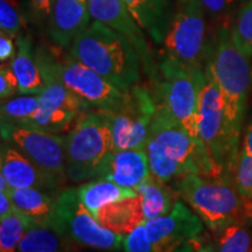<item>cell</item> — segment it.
Returning <instances> with one entry per match:
<instances>
[{"instance_id": "cell-1", "label": "cell", "mask_w": 252, "mask_h": 252, "mask_svg": "<svg viewBox=\"0 0 252 252\" xmlns=\"http://www.w3.org/2000/svg\"><path fill=\"white\" fill-rule=\"evenodd\" d=\"M145 151L152 175L166 184L180 180L188 174L224 176L209 157L202 141L158 108Z\"/></svg>"}, {"instance_id": "cell-2", "label": "cell", "mask_w": 252, "mask_h": 252, "mask_svg": "<svg viewBox=\"0 0 252 252\" xmlns=\"http://www.w3.org/2000/svg\"><path fill=\"white\" fill-rule=\"evenodd\" d=\"M69 54L124 93L139 86L143 62L137 49L103 23L91 21L72 41Z\"/></svg>"}, {"instance_id": "cell-3", "label": "cell", "mask_w": 252, "mask_h": 252, "mask_svg": "<svg viewBox=\"0 0 252 252\" xmlns=\"http://www.w3.org/2000/svg\"><path fill=\"white\" fill-rule=\"evenodd\" d=\"M204 71L219 88L230 133L239 144L251 84L250 58L238 48L231 28L222 26L210 45Z\"/></svg>"}, {"instance_id": "cell-4", "label": "cell", "mask_w": 252, "mask_h": 252, "mask_svg": "<svg viewBox=\"0 0 252 252\" xmlns=\"http://www.w3.org/2000/svg\"><path fill=\"white\" fill-rule=\"evenodd\" d=\"M174 189L214 235L241 220H252V202L231 176L188 174L175 181Z\"/></svg>"}, {"instance_id": "cell-5", "label": "cell", "mask_w": 252, "mask_h": 252, "mask_svg": "<svg viewBox=\"0 0 252 252\" xmlns=\"http://www.w3.org/2000/svg\"><path fill=\"white\" fill-rule=\"evenodd\" d=\"M113 150L112 131L108 118L98 110L83 113L65 137L68 180L75 184L97 180Z\"/></svg>"}, {"instance_id": "cell-6", "label": "cell", "mask_w": 252, "mask_h": 252, "mask_svg": "<svg viewBox=\"0 0 252 252\" xmlns=\"http://www.w3.org/2000/svg\"><path fill=\"white\" fill-rule=\"evenodd\" d=\"M203 78L204 69L189 70L165 59H160L152 78L157 108L184 126L195 138H198L197 100Z\"/></svg>"}, {"instance_id": "cell-7", "label": "cell", "mask_w": 252, "mask_h": 252, "mask_svg": "<svg viewBox=\"0 0 252 252\" xmlns=\"http://www.w3.org/2000/svg\"><path fill=\"white\" fill-rule=\"evenodd\" d=\"M210 45L207 42L206 11L200 0H178L161 43V59L189 70H201Z\"/></svg>"}, {"instance_id": "cell-8", "label": "cell", "mask_w": 252, "mask_h": 252, "mask_svg": "<svg viewBox=\"0 0 252 252\" xmlns=\"http://www.w3.org/2000/svg\"><path fill=\"white\" fill-rule=\"evenodd\" d=\"M196 118L198 138L209 157L222 175L234 178L241 146L230 133L219 88L206 71L198 91Z\"/></svg>"}, {"instance_id": "cell-9", "label": "cell", "mask_w": 252, "mask_h": 252, "mask_svg": "<svg viewBox=\"0 0 252 252\" xmlns=\"http://www.w3.org/2000/svg\"><path fill=\"white\" fill-rule=\"evenodd\" d=\"M40 69L50 72L90 108L98 111L117 108L126 93L119 90L100 75L69 54L60 56L45 47L36 49Z\"/></svg>"}, {"instance_id": "cell-10", "label": "cell", "mask_w": 252, "mask_h": 252, "mask_svg": "<svg viewBox=\"0 0 252 252\" xmlns=\"http://www.w3.org/2000/svg\"><path fill=\"white\" fill-rule=\"evenodd\" d=\"M53 224L76 247L100 251L123 250L125 236L104 228L82 203L77 188L59 191Z\"/></svg>"}, {"instance_id": "cell-11", "label": "cell", "mask_w": 252, "mask_h": 252, "mask_svg": "<svg viewBox=\"0 0 252 252\" xmlns=\"http://www.w3.org/2000/svg\"><path fill=\"white\" fill-rule=\"evenodd\" d=\"M111 126L115 150L145 149L157 112L153 94L137 86L117 108L100 111Z\"/></svg>"}, {"instance_id": "cell-12", "label": "cell", "mask_w": 252, "mask_h": 252, "mask_svg": "<svg viewBox=\"0 0 252 252\" xmlns=\"http://www.w3.org/2000/svg\"><path fill=\"white\" fill-rule=\"evenodd\" d=\"M145 225L154 252H195L202 247L203 220L179 200L168 214L145 220Z\"/></svg>"}, {"instance_id": "cell-13", "label": "cell", "mask_w": 252, "mask_h": 252, "mask_svg": "<svg viewBox=\"0 0 252 252\" xmlns=\"http://www.w3.org/2000/svg\"><path fill=\"white\" fill-rule=\"evenodd\" d=\"M1 138L20 150L61 186L68 179L65 137L31 126L1 125Z\"/></svg>"}, {"instance_id": "cell-14", "label": "cell", "mask_w": 252, "mask_h": 252, "mask_svg": "<svg viewBox=\"0 0 252 252\" xmlns=\"http://www.w3.org/2000/svg\"><path fill=\"white\" fill-rule=\"evenodd\" d=\"M45 87L39 94V108L34 117L24 126L61 133L90 106L68 89L54 75L42 70Z\"/></svg>"}, {"instance_id": "cell-15", "label": "cell", "mask_w": 252, "mask_h": 252, "mask_svg": "<svg viewBox=\"0 0 252 252\" xmlns=\"http://www.w3.org/2000/svg\"><path fill=\"white\" fill-rule=\"evenodd\" d=\"M88 4L93 20L103 23L130 40L140 56L146 74L153 78L157 64L154 63L152 49L145 31L132 17L124 0H88Z\"/></svg>"}, {"instance_id": "cell-16", "label": "cell", "mask_w": 252, "mask_h": 252, "mask_svg": "<svg viewBox=\"0 0 252 252\" xmlns=\"http://www.w3.org/2000/svg\"><path fill=\"white\" fill-rule=\"evenodd\" d=\"M0 174L5 176L12 189L36 188L55 193L62 187L20 150L5 140L0 153Z\"/></svg>"}, {"instance_id": "cell-17", "label": "cell", "mask_w": 252, "mask_h": 252, "mask_svg": "<svg viewBox=\"0 0 252 252\" xmlns=\"http://www.w3.org/2000/svg\"><path fill=\"white\" fill-rule=\"evenodd\" d=\"M91 21L88 0H54L47 32L56 46L69 48Z\"/></svg>"}, {"instance_id": "cell-18", "label": "cell", "mask_w": 252, "mask_h": 252, "mask_svg": "<svg viewBox=\"0 0 252 252\" xmlns=\"http://www.w3.org/2000/svg\"><path fill=\"white\" fill-rule=\"evenodd\" d=\"M151 174L149 158L145 149L113 150L97 180H109L123 188L137 190Z\"/></svg>"}, {"instance_id": "cell-19", "label": "cell", "mask_w": 252, "mask_h": 252, "mask_svg": "<svg viewBox=\"0 0 252 252\" xmlns=\"http://www.w3.org/2000/svg\"><path fill=\"white\" fill-rule=\"evenodd\" d=\"M11 67L19 82V94H37L43 90L42 72L36 58V50L28 34L17 37V54L11 61Z\"/></svg>"}, {"instance_id": "cell-20", "label": "cell", "mask_w": 252, "mask_h": 252, "mask_svg": "<svg viewBox=\"0 0 252 252\" xmlns=\"http://www.w3.org/2000/svg\"><path fill=\"white\" fill-rule=\"evenodd\" d=\"M94 217L104 228L126 236L145 222L140 195L106 204L100 208Z\"/></svg>"}, {"instance_id": "cell-21", "label": "cell", "mask_w": 252, "mask_h": 252, "mask_svg": "<svg viewBox=\"0 0 252 252\" xmlns=\"http://www.w3.org/2000/svg\"><path fill=\"white\" fill-rule=\"evenodd\" d=\"M132 17L157 45H161L172 13L167 0H124Z\"/></svg>"}, {"instance_id": "cell-22", "label": "cell", "mask_w": 252, "mask_h": 252, "mask_svg": "<svg viewBox=\"0 0 252 252\" xmlns=\"http://www.w3.org/2000/svg\"><path fill=\"white\" fill-rule=\"evenodd\" d=\"M58 194L36 188L12 189L9 193L12 202L18 212L24 214L33 222L52 224Z\"/></svg>"}, {"instance_id": "cell-23", "label": "cell", "mask_w": 252, "mask_h": 252, "mask_svg": "<svg viewBox=\"0 0 252 252\" xmlns=\"http://www.w3.org/2000/svg\"><path fill=\"white\" fill-rule=\"evenodd\" d=\"M76 247L52 223L33 222L17 252H72Z\"/></svg>"}, {"instance_id": "cell-24", "label": "cell", "mask_w": 252, "mask_h": 252, "mask_svg": "<svg viewBox=\"0 0 252 252\" xmlns=\"http://www.w3.org/2000/svg\"><path fill=\"white\" fill-rule=\"evenodd\" d=\"M141 198V208L145 220L163 216L172 210L179 197L175 189H172L156 176H151L137 189Z\"/></svg>"}, {"instance_id": "cell-25", "label": "cell", "mask_w": 252, "mask_h": 252, "mask_svg": "<svg viewBox=\"0 0 252 252\" xmlns=\"http://www.w3.org/2000/svg\"><path fill=\"white\" fill-rule=\"evenodd\" d=\"M77 193L80 200L89 212L96 216L100 208L106 204L138 195L134 189L123 188L109 180H93L78 186Z\"/></svg>"}, {"instance_id": "cell-26", "label": "cell", "mask_w": 252, "mask_h": 252, "mask_svg": "<svg viewBox=\"0 0 252 252\" xmlns=\"http://www.w3.org/2000/svg\"><path fill=\"white\" fill-rule=\"evenodd\" d=\"M212 252H252V220L232 223L219 234L209 245Z\"/></svg>"}, {"instance_id": "cell-27", "label": "cell", "mask_w": 252, "mask_h": 252, "mask_svg": "<svg viewBox=\"0 0 252 252\" xmlns=\"http://www.w3.org/2000/svg\"><path fill=\"white\" fill-rule=\"evenodd\" d=\"M39 108V94H25L13 96L1 100V125L18 126L26 125L34 117Z\"/></svg>"}, {"instance_id": "cell-28", "label": "cell", "mask_w": 252, "mask_h": 252, "mask_svg": "<svg viewBox=\"0 0 252 252\" xmlns=\"http://www.w3.org/2000/svg\"><path fill=\"white\" fill-rule=\"evenodd\" d=\"M32 223L33 220L17 209L11 215L0 219V252H17Z\"/></svg>"}, {"instance_id": "cell-29", "label": "cell", "mask_w": 252, "mask_h": 252, "mask_svg": "<svg viewBox=\"0 0 252 252\" xmlns=\"http://www.w3.org/2000/svg\"><path fill=\"white\" fill-rule=\"evenodd\" d=\"M234 180L241 193L252 202V118L239 150Z\"/></svg>"}, {"instance_id": "cell-30", "label": "cell", "mask_w": 252, "mask_h": 252, "mask_svg": "<svg viewBox=\"0 0 252 252\" xmlns=\"http://www.w3.org/2000/svg\"><path fill=\"white\" fill-rule=\"evenodd\" d=\"M231 34L235 43L244 54L252 58V0H248L239 9Z\"/></svg>"}, {"instance_id": "cell-31", "label": "cell", "mask_w": 252, "mask_h": 252, "mask_svg": "<svg viewBox=\"0 0 252 252\" xmlns=\"http://www.w3.org/2000/svg\"><path fill=\"white\" fill-rule=\"evenodd\" d=\"M24 27V17L17 0H0V33L17 37Z\"/></svg>"}, {"instance_id": "cell-32", "label": "cell", "mask_w": 252, "mask_h": 252, "mask_svg": "<svg viewBox=\"0 0 252 252\" xmlns=\"http://www.w3.org/2000/svg\"><path fill=\"white\" fill-rule=\"evenodd\" d=\"M124 252H154L145 222L124 237Z\"/></svg>"}, {"instance_id": "cell-33", "label": "cell", "mask_w": 252, "mask_h": 252, "mask_svg": "<svg viewBox=\"0 0 252 252\" xmlns=\"http://www.w3.org/2000/svg\"><path fill=\"white\" fill-rule=\"evenodd\" d=\"M54 0H27V8L30 19L34 24L47 28L52 13Z\"/></svg>"}, {"instance_id": "cell-34", "label": "cell", "mask_w": 252, "mask_h": 252, "mask_svg": "<svg viewBox=\"0 0 252 252\" xmlns=\"http://www.w3.org/2000/svg\"><path fill=\"white\" fill-rule=\"evenodd\" d=\"M19 93V82L15 76L11 64L1 63L0 68V98L1 100L8 99Z\"/></svg>"}, {"instance_id": "cell-35", "label": "cell", "mask_w": 252, "mask_h": 252, "mask_svg": "<svg viewBox=\"0 0 252 252\" xmlns=\"http://www.w3.org/2000/svg\"><path fill=\"white\" fill-rule=\"evenodd\" d=\"M17 54V43H14V37L5 33H0V61L6 63L12 61Z\"/></svg>"}, {"instance_id": "cell-36", "label": "cell", "mask_w": 252, "mask_h": 252, "mask_svg": "<svg viewBox=\"0 0 252 252\" xmlns=\"http://www.w3.org/2000/svg\"><path fill=\"white\" fill-rule=\"evenodd\" d=\"M200 1L206 13L217 17V15L228 12L236 0H200Z\"/></svg>"}, {"instance_id": "cell-37", "label": "cell", "mask_w": 252, "mask_h": 252, "mask_svg": "<svg viewBox=\"0 0 252 252\" xmlns=\"http://www.w3.org/2000/svg\"><path fill=\"white\" fill-rule=\"evenodd\" d=\"M14 210L15 207L12 202L11 195L0 191V219H4V217L11 215Z\"/></svg>"}, {"instance_id": "cell-38", "label": "cell", "mask_w": 252, "mask_h": 252, "mask_svg": "<svg viewBox=\"0 0 252 252\" xmlns=\"http://www.w3.org/2000/svg\"><path fill=\"white\" fill-rule=\"evenodd\" d=\"M0 191L1 193H11L12 191V187L9 186L8 181L6 180L5 176L2 174H0Z\"/></svg>"}, {"instance_id": "cell-39", "label": "cell", "mask_w": 252, "mask_h": 252, "mask_svg": "<svg viewBox=\"0 0 252 252\" xmlns=\"http://www.w3.org/2000/svg\"><path fill=\"white\" fill-rule=\"evenodd\" d=\"M195 252H212V249H210L209 245H207V247H201L198 250H196Z\"/></svg>"}]
</instances>
